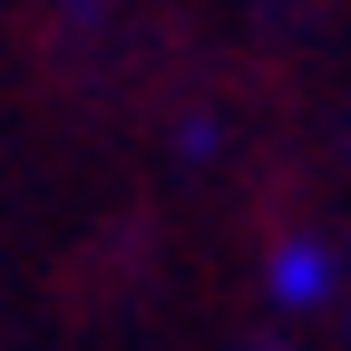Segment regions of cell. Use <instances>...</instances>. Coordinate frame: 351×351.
Listing matches in <instances>:
<instances>
[{"instance_id":"6da1fadb","label":"cell","mask_w":351,"mask_h":351,"mask_svg":"<svg viewBox=\"0 0 351 351\" xmlns=\"http://www.w3.org/2000/svg\"><path fill=\"white\" fill-rule=\"evenodd\" d=\"M263 283H274V302H283V313H313V302H322V293L341 283V263H332V254H322L313 234H293V244H283L274 263H263Z\"/></svg>"}]
</instances>
